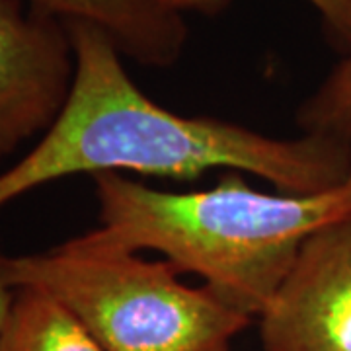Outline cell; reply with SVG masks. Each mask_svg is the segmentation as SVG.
I'll return each instance as SVG.
<instances>
[{
  "mask_svg": "<svg viewBox=\"0 0 351 351\" xmlns=\"http://www.w3.org/2000/svg\"><path fill=\"white\" fill-rule=\"evenodd\" d=\"M64 25L75 51L73 86L38 145L0 174V209L76 174L197 180L221 170L258 176L295 195L328 191L351 176V147L336 138L269 137L234 121L166 110L138 90L106 32L80 20Z\"/></svg>",
  "mask_w": 351,
  "mask_h": 351,
  "instance_id": "cell-1",
  "label": "cell"
},
{
  "mask_svg": "<svg viewBox=\"0 0 351 351\" xmlns=\"http://www.w3.org/2000/svg\"><path fill=\"white\" fill-rule=\"evenodd\" d=\"M92 182L100 225L84 234L90 242L160 252L250 318L271 301L302 242L351 213V176L308 195L258 191L240 172H223L213 188L197 191H162L123 174Z\"/></svg>",
  "mask_w": 351,
  "mask_h": 351,
  "instance_id": "cell-2",
  "label": "cell"
},
{
  "mask_svg": "<svg viewBox=\"0 0 351 351\" xmlns=\"http://www.w3.org/2000/svg\"><path fill=\"white\" fill-rule=\"evenodd\" d=\"M0 265L8 287L47 295L104 351H230L252 320L207 285H186L170 262L84 234L45 252L2 254Z\"/></svg>",
  "mask_w": 351,
  "mask_h": 351,
  "instance_id": "cell-3",
  "label": "cell"
},
{
  "mask_svg": "<svg viewBox=\"0 0 351 351\" xmlns=\"http://www.w3.org/2000/svg\"><path fill=\"white\" fill-rule=\"evenodd\" d=\"M260 338L265 351H351V213L302 242Z\"/></svg>",
  "mask_w": 351,
  "mask_h": 351,
  "instance_id": "cell-4",
  "label": "cell"
},
{
  "mask_svg": "<svg viewBox=\"0 0 351 351\" xmlns=\"http://www.w3.org/2000/svg\"><path fill=\"white\" fill-rule=\"evenodd\" d=\"M73 80L75 51L63 20L0 0V162L49 129Z\"/></svg>",
  "mask_w": 351,
  "mask_h": 351,
  "instance_id": "cell-5",
  "label": "cell"
},
{
  "mask_svg": "<svg viewBox=\"0 0 351 351\" xmlns=\"http://www.w3.org/2000/svg\"><path fill=\"white\" fill-rule=\"evenodd\" d=\"M32 8L63 22L80 20L100 27L121 55L135 63L166 69L186 49L184 14L160 0H27Z\"/></svg>",
  "mask_w": 351,
  "mask_h": 351,
  "instance_id": "cell-6",
  "label": "cell"
},
{
  "mask_svg": "<svg viewBox=\"0 0 351 351\" xmlns=\"http://www.w3.org/2000/svg\"><path fill=\"white\" fill-rule=\"evenodd\" d=\"M0 351H104L61 304L34 289H14Z\"/></svg>",
  "mask_w": 351,
  "mask_h": 351,
  "instance_id": "cell-7",
  "label": "cell"
},
{
  "mask_svg": "<svg viewBox=\"0 0 351 351\" xmlns=\"http://www.w3.org/2000/svg\"><path fill=\"white\" fill-rule=\"evenodd\" d=\"M297 123L306 135L336 138L351 147V53L299 106Z\"/></svg>",
  "mask_w": 351,
  "mask_h": 351,
  "instance_id": "cell-8",
  "label": "cell"
},
{
  "mask_svg": "<svg viewBox=\"0 0 351 351\" xmlns=\"http://www.w3.org/2000/svg\"><path fill=\"white\" fill-rule=\"evenodd\" d=\"M176 12H219L228 0H160ZM322 18L324 32L332 45L343 55L351 53V0H306Z\"/></svg>",
  "mask_w": 351,
  "mask_h": 351,
  "instance_id": "cell-9",
  "label": "cell"
},
{
  "mask_svg": "<svg viewBox=\"0 0 351 351\" xmlns=\"http://www.w3.org/2000/svg\"><path fill=\"white\" fill-rule=\"evenodd\" d=\"M0 263H2V254H0ZM14 299V289L8 287L6 279L2 276V265H0V336H2V330L6 324V318L10 313V306H12Z\"/></svg>",
  "mask_w": 351,
  "mask_h": 351,
  "instance_id": "cell-10",
  "label": "cell"
}]
</instances>
